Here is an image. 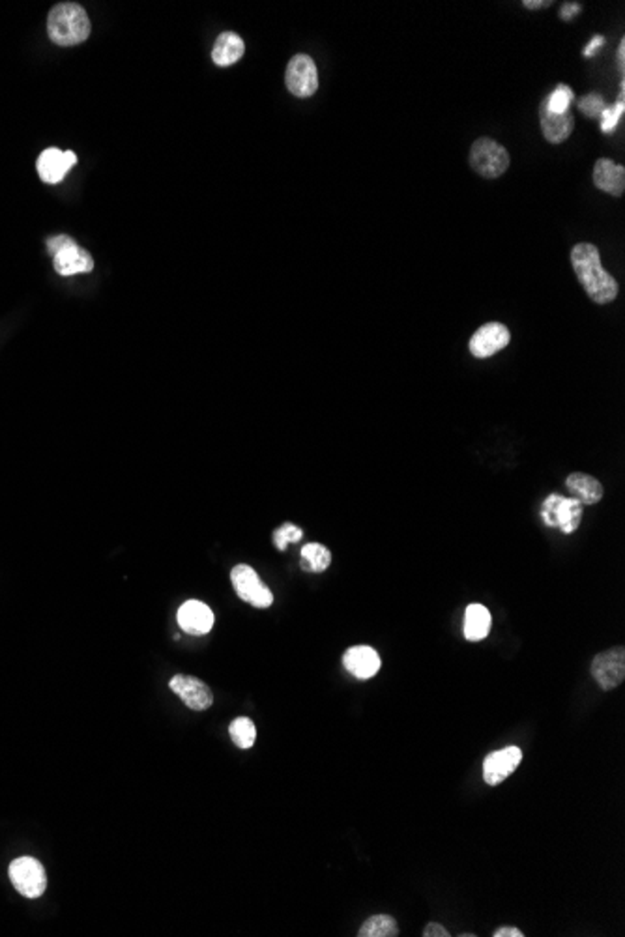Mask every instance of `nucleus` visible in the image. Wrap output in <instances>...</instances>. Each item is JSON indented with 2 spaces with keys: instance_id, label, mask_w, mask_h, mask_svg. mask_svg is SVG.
<instances>
[{
  "instance_id": "nucleus-4",
  "label": "nucleus",
  "mask_w": 625,
  "mask_h": 937,
  "mask_svg": "<svg viewBox=\"0 0 625 937\" xmlns=\"http://www.w3.org/2000/svg\"><path fill=\"white\" fill-rule=\"evenodd\" d=\"M542 518L549 528H558L562 533H573L581 524L582 503L562 494H549L542 506Z\"/></svg>"
},
{
  "instance_id": "nucleus-2",
  "label": "nucleus",
  "mask_w": 625,
  "mask_h": 937,
  "mask_svg": "<svg viewBox=\"0 0 625 937\" xmlns=\"http://www.w3.org/2000/svg\"><path fill=\"white\" fill-rule=\"evenodd\" d=\"M91 20L77 3H60L51 8L47 17V34L51 42L62 47L79 45L91 36Z\"/></svg>"
},
{
  "instance_id": "nucleus-15",
  "label": "nucleus",
  "mask_w": 625,
  "mask_h": 937,
  "mask_svg": "<svg viewBox=\"0 0 625 937\" xmlns=\"http://www.w3.org/2000/svg\"><path fill=\"white\" fill-rule=\"evenodd\" d=\"M53 266H55V272L62 277H69L75 273H89L94 270V258L89 251H84L83 248L74 244V246L59 251L53 256Z\"/></svg>"
},
{
  "instance_id": "nucleus-18",
  "label": "nucleus",
  "mask_w": 625,
  "mask_h": 937,
  "mask_svg": "<svg viewBox=\"0 0 625 937\" xmlns=\"http://www.w3.org/2000/svg\"><path fill=\"white\" fill-rule=\"evenodd\" d=\"M540 116H542V131L550 145H560L567 141L573 130H575V116H573L569 111L564 114H552L543 107V103H542Z\"/></svg>"
},
{
  "instance_id": "nucleus-12",
  "label": "nucleus",
  "mask_w": 625,
  "mask_h": 937,
  "mask_svg": "<svg viewBox=\"0 0 625 937\" xmlns=\"http://www.w3.org/2000/svg\"><path fill=\"white\" fill-rule=\"evenodd\" d=\"M75 163H77L75 152H72V150L60 152L59 148H47V150H44L40 154L36 167H38L40 178L45 184L55 185V184H60L66 178L67 170L72 169Z\"/></svg>"
},
{
  "instance_id": "nucleus-10",
  "label": "nucleus",
  "mask_w": 625,
  "mask_h": 937,
  "mask_svg": "<svg viewBox=\"0 0 625 937\" xmlns=\"http://www.w3.org/2000/svg\"><path fill=\"white\" fill-rule=\"evenodd\" d=\"M511 341L510 329L500 322H489L476 329L471 339V352L474 358L485 359L506 349Z\"/></svg>"
},
{
  "instance_id": "nucleus-30",
  "label": "nucleus",
  "mask_w": 625,
  "mask_h": 937,
  "mask_svg": "<svg viewBox=\"0 0 625 937\" xmlns=\"http://www.w3.org/2000/svg\"><path fill=\"white\" fill-rule=\"evenodd\" d=\"M493 937H525V933L513 926H502L493 932Z\"/></svg>"
},
{
  "instance_id": "nucleus-22",
  "label": "nucleus",
  "mask_w": 625,
  "mask_h": 937,
  "mask_svg": "<svg viewBox=\"0 0 625 937\" xmlns=\"http://www.w3.org/2000/svg\"><path fill=\"white\" fill-rule=\"evenodd\" d=\"M399 926L392 915L369 917L358 932V937H395Z\"/></svg>"
},
{
  "instance_id": "nucleus-8",
  "label": "nucleus",
  "mask_w": 625,
  "mask_h": 937,
  "mask_svg": "<svg viewBox=\"0 0 625 937\" xmlns=\"http://www.w3.org/2000/svg\"><path fill=\"white\" fill-rule=\"evenodd\" d=\"M592 675L603 690H613L625 680V650L621 646L594 657Z\"/></svg>"
},
{
  "instance_id": "nucleus-21",
  "label": "nucleus",
  "mask_w": 625,
  "mask_h": 937,
  "mask_svg": "<svg viewBox=\"0 0 625 937\" xmlns=\"http://www.w3.org/2000/svg\"><path fill=\"white\" fill-rule=\"evenodd\" d=\"M302 567L309 572H322L332 563V552L320 543H307L302 547Z\"/></svg>"
},
{
  "instance_id": "nucleus-27",
  "label": "nucleus",
  "mask_w": 625,
  "mask_h": 937,
  "mask_svg": "<svg viewBox=\"0 0 625 937\" xmlns=\"http://www.w3.org/2000/svg\"><path fill=\"white\" fill-rule=\"evenodd\" d=\"M605 107V99L599 94H588L579 101V111L588 118H599Z\"/></svg>"
},
{
  "instance_id": "nucleus-9",
  "label": "nucleus",
  "mask_w": 625,
  "mask_h": 937,
  "mask_svg": "<svg viewBox=\"0 0 625 937\" xmlns=\"http://www.w3.org/2000/svg\"><path fill=\"white\" fill-rule=\"evenodd\" d=\"M169 687L189 709H194V711H206V709H210L214 704V694L210 687H208L204 681H201L199 678H194V675L178 673L170 680Z\"/></svg>"
},
{
  "instance_id": "nucleus-13",
  "label": "nucleus",
  "mask_w": 625,
  "mask_h": 937,
  "mask_svg": "<svg viewBox=\"0 0 625 937\" xmlns=\"http://www.w3.org/2000/svg\"><path fill=\"white\" fill-rule=\"evenodd\" d=\"M178 625L187 634H208L214 627V612L201 601H186L178 609Z\"/></svg>"
},
{
  "instance_id": "nucleus-6",
  "label": "nucleus",
  "mask_w": 625,
  "mask_h": 937,
  "mask_svg": "<svg viewBox=\"0 0 625 937\" xmlns=\"http://www.w3.org/2000/svg\"><path fill=\"white\" fill-rule=\"evenodd\" d=\"M231 582L236 595L249 602L255 609H270L273 602V594L270 587L260 580L257 571L251 565L240 563L231 571Z\"/></svg>"
},
{
  "instance_id": "nucleus-33",
  "label": "nucleus",
  "mask_w": 625,
  "mask_h": 937,
  "mask_svg": "<svg viewBox=\"0 0 625 937\" xmlns=\"http://www.w3.org/2000/svg\"><path fill=\"white\" fill-rule=\"evenodd\" d=\"M579 12H581V6H579V4H564V8H562V20L569 21L571 17L575 15V13H579Z\"/></svg>"
},
{
  "instance_id": "nucleus-26",
  "label": "nucleus",
  "mask_w": 625,
  "mask_h": 937,
  "mask_svg": "<svg viewBox=\"0 0 625 937\" xmlns=\"http://www.w3.org/2000/svg\"><path fill=\"white\" fill-rule=\"evenodd\" d=\"M623 109H625V106H623V101H621V99H620L618 103H614V106H611V107H605V111H603L601 116H599V118H601V131H603V133H611V131H614V128L618 126L620 116L623 114Z\"/></svg>"
},
{
  "instance_id": "nucleus-19",
  "label": "nucleus",
  "mask_w": 625,
  "mask_h": 937,
  "mask_svg": "<svg viewBox=\"0 0 625 937\" xmlns=\"http://www.w3.org/2000/svg\"><path fill=\"white\" fill-rule=\"evenodd\" d=\"M246 53V43L236 32H223L214 43L212 60L219 67H227L236 64Z\"/></svg>"
},
{
  "instance_id": "nucleus-14",
  "label": "nucleus",
  "mask_w": 625,
  "mask_h": 937,
  "mask_svg": "<svg viewBox=\"0 0 625 937\" xmlns=\"http://www.w3.org/2000/svg\"><path fill=\"white\" fill-rule=\"evenodd\" d=\"M344 670L358 680H371L380 670V655L369 646H352L343 655Z\"/></svg>"
},
{
  "instance_id": "nucleus-23",
  "label": "nucleus",
  "mask_w": 625,
  "mask_h": 937,
  "mask_svg": "<svg viewBox=\"0 0 625 937\" xmlns=\"http://www.w3.org/2000/svg\"><path fill=\"white\" fill-rule=\"evenodd\" d=\"M229 736L238 749L248 751L255 744L257 728L255 722L248 717H238L229 726Z\"/></svg>"
},
{
  "instance_id": "nucleus-29",
  "label": "nucleus",
  "mask_w": 625,
  "mask_h": 937,
  "mask_svg": "<svg viewBox=\"0 0 625 937\" xmlns=\"http://www.w3.org/2000/svg\"><path fill=\"white\" fill-rule=\"evenodd\" d=\"M423 937H449V932L442 926V925H437V923H431L425 926Z\"/></svg>"
},
{
  "instance_id": "nucleus-11",
  "label": "nucleus",
  "mask_w": 625,
  "mask_h": 937,
  "mask_svg": "<svg viewBox=\"0 0 625 937\" xmlns=\"http://www.w3.org/2000/svg\"><path fill=\"white\" fill-rule=\"evenodd\" d=\"M523 761V751L518 747H506L491 752L483 761V778L489 786H498L510 778L518 763Z\"/></svg>"
},
{
  "instance_id": "nucleus-31",
  "label": "nucleus",
  "mask_w": 625,
  "mask_h": 937,
  "mask_svg": "<svg viewBox=\"0 0 625 937\" xmlns=\"http://www.w3.org/2000/svg\"><path fill=\"white\" fill-rule=\"evenodd\" d=\"M550 4H552L550 0H525V3H523V6L528 8V10H540V8H547Z\"/></svg>"
},
{
  "instance_id": "nucleus-34",
  "label": "nucleus",
  "mask_w": 625,
  "mask_h": 937,
  "mask_svg": "<svg viewBox=\"0 0 625 937\" xmlns=\"http://www.w3.org/2000/svg\"><path fill=\"white\" fill-rule=\"evenodd\" d=\"M623 55H625V40H621L620 47H618V62H620L621 69H623Z\"/></svg>"
},
{
  "instance_id": "nucleus-5",
  "label": "nucleus",
  "mask_w": 625,
  "mask_h": 937,
  "mask_svg": "<svg viewBox=\"0 0 625 937\" xmlns=\"http://www.w3.org/2000/svg\"><path fill=\"white\" fill-rule=\"evenodd\" d=\"M10 881L25 898H40L47 889L44 864L34 857H20L10 864Z\"/></svg>"
},
{
  "instance_id": "nucleus-16",
  "label": "nucleus",
  "mask_w": 625,
  "mask_h": 937,
  "mask_svg": "<svg viewBox=\"0 0 625 937\" xmlns=\"http://www.w3.org/2000/svg\"><path fill=\"white\" fill-rule=\"evenodd\" d=\"M594 184L597 189L613 197H621L625 189V169L609 158H601L594 165Z\"/></svg>"
},
{
  "instance_id": "nucleus-28",
  "label": "nucleus",
  "mask_w": 625,
  "mask_h": 937,
  "mask_svg": "<svg viewBox=\"0 0 625 937\" xmlns=\"http://www.w3.org/2000/svg\"><path fill=\"white\" fill-rule=\"evenodd\" d=\"M74 244H75V241H74L72 238H69V236H66V234H59V236L49 238L45 246H47V251L55 256L59 251H62V249H66V248H69V246H74Z\"/></svg>"
},
{
  "instance_id": "nucleus-3",
  "label": "nucleus",
  "mask_w": 625,
  "mask_h": 937,
  "mask_svg": "<svg viewBox=\"0 0 625 937\" xmlns=\"http://www.w3.org/2000/svg\"><path fill=\"white\" fill-rule=\"evenodd\" d=\"M510 152L496 143L494 138L481 137L474 141L471 148V165L479 177L494 180L510 169Z\"/></svg>"
},
{
  "instance_id": "nucleus-17",
  "label": "nucleus",
  "mask_w": 625,
  "mask_h": 937,
  "mask_svg": "<svg viewBox=\"0 0 625 937\" xmlns=\"http://www.w3.org/2000/svg\"><path fill=\"white\" fill-rule=\"evenodd\" d=\"M491 612L485 609L479 602H472L466 606L464 610V621H463V633L468 642H479L489 636L491 631Z\"/></svg>"
},
{
  "instance_id": "nucleus-7",
  "label": "nucleus",
  "mask_w": 625,
  "mask_h": 937,
  "mask_svg": "<svg viewBox=\"0 0 625 937\" xmlns=\"http://www.w3.org/2000/svg\"><path fill=\"white\" fill-rule=\"evenodd\" d=\"M287 89L297 98H311L319 91V69L309 55H294L285 74Z\"/></svg>"
},
{
  "instance_id": "nucleus-25",
  "label": "nucleus",
  "mask_w": 625,
  "mask_h": 937,
  "mask_svg": "<svg viewBox=\"0 0 625 937\" xmlns=\"http://www.w3.org/2000/svg\"><path fill=\"white\" fill-rule=\"evenodd\" d=\"M302 537H304L302 528H298V526H294V524L287 523V524H283V526H280V528L275 530V533H273V545H275L277 550H285L290 543H298V541L302 539Z\"/></svg>"
},
{
  "instance_id": "nucleus-1",
  "label": "nucleus",
  "mask_w": 625,
  "mask_h": 937,
  "mask_svg": "<svg viewBox=\"0 0 625 937\" xmlns=\"http://www.w3.org/2000/svg\"><path fill=\"white\" fill-rule=\"evenodd\" d=\"M571 264L589 300L596 302L597 305H606L616 300L618 283L614 277L603 268L599 249L594 244L581 241V244L573 248Z\"/></svg>"
},
{
  "instance_id": "nucleus-32",
  "label": "nucleus",
  "mask_w": 625,
  "mask_h": 937,
  "mask_svg": "<svg viewBox=\"0 0 625 937\" xmlns=\"http://www.w3.org/2000/svg\"><path fill=\"white\" fill-rule=\"evenodd\" d=\"M603 43H605L603 36H596V38H594L592 42H589V45H588V47L584 49V57H592V55L596 53V49H597V47H601Z\"/></svg>"
},
{
  "instance_id": "nucleus-20",
  "label": "nucleus",
  "mask_w": 625,
  "mask_h": 937,
  "mask_svg": "<svg viewBox=\"0 0 625 937\" xmlns=\"http://www.w3.org/2000/svg\"><path fill=\"white\" fill-rule=\"evenodd\" d=\"M566 487L573 494V498L579 500L582 506H594V503L601 501L603 498V484L588 474L575 472L566 479Z\"/></svg>"
},
{
  "instance_id": "nucleus-24",
  "label": "nucleus",
  "mask_w": 625,
  "mask_h": 937,
  "mask_svg": "<svg viewBox=\"0 0 625 937\" xmlns=\"http://www.w3.org/2000/svg\"><path fill=\"white\" fill-rule=\"evenodd\" d=\"M573 98H575V94H573V91L567 84H558L557 89L550 92V96L543 101V107L552 114H564L569 111Z\"/></svg>"
}]
</instances>
